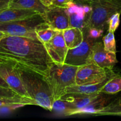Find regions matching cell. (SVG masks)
I'll return each mask as SVG.
<instances>
[{
    "label": "cell",
    "mask_w": 121,
    "mask_h": 121,
    "mask_svg": "<svg viewBox=\"0 0 121 121\" xmlns=\"http://www.w3.org/2000/svg\"><path fill=\"white\" fill-rule=\"evenodd\" d=\"M64 40L69 49L79 46L84 40L83 30L77 27H70L63 31Z\"/></svg>",
    "instance_id": "e0dca14e"
},
{
    "label": "cell",
    "mask_w": 121,
    "mask_h": 121,
    "mask_svg": "<svg viewBox=\"0 0 121 121\" xmlns=\"http://www.w3.org/2000/svg\"><path fill=\"white\" fill-rule=\"evenodd\" d=\"M48 26L43 15L37 14L16 21L0 22V30L8 35L37 39L36 31Z\"/></svg>",
    "instance_id": "5b68a950"
},
{
    "label": "cell",
    "mask_w": 121,
    "mask_h": 121,
    "mask_svg": "<svg viewBox=\"0 0 121 121\" xmlns=\"http://www.w3.org/2000/svg\"><path fill=\"white\" fill-rule=\"evenodd\" d=\"M19 97H21V96L11 88H7L0 86V98H14Z\"/></svg>",
    "instance_id": "484cf974"
},
{
    "label": "cell",
    "mask_w": 121,
    "mask_h": 121,
    "mask_svg": "<svg viewBox=\"0 0 121 121\" xmlns=\"http://www.w3.org/2000/svg\"><path fill=\"white\" fill-rule=\"evenodd\" d=\"M12 0H0V11L9 7Z\"/></svg>",
    "instance_id": "f1b7e54d"
},
{
    "label": "cell",
    "mask_w": 121,
    "mask_h": 121,
    "mask_svg": "<svg viewBox=\"0 0 121 121\" xmlns=\"http://www.w3.org/2000/svg\"><path fill=\"white\" fill-rule=\"evenodd\" d=\"M99 94L87 95L80 93H68L64 95L60 99L71 103L76 108V111H78L88 105Z\"/></svg>",
    "instance_id": "2e32d148"
},
{
    "label": "cell",
    "mask_w": 121,
    "mask_h": 121,
    "mask_svg": "<svg viewBox=\"0 0 121 121\" xmlns=\"http://www.w3.org/2000/svg\"><path fill=\"white\" fill-rule=\"evenodd\" d=\"M44 18L48 26L57 30L63 31L70 27L67 7L52 5L47 7Z\"/></svg>",
    "instance_id": "8fae6325"
},
{
    "label": "cell",
    "mask_w": 121,
    "mask_h": 121,
    "mask_svg": "<svg viewBox=\"0 0 121 121\" xmlns=\"http://www.w3.org/2000/svg\"><path fill=\"white\" fill-rule=\"evenodd\" d=\"M95 39L86 35L84 40L79 46L72 49H69L65 63L76 66H80L87 63L91 55L92 48Z\"/></svg>",
    "instance_id": "ba28073f"
},
{
    "label": "cell",
    "mask_w": 121,
    "mask_h": 121,
    "mask_svg": "<svg viewBox=\"0 0 121 121\" xmlns=\"http://www.w3.org/2000/svg\"><path fill=\"white\" fill-rule=\"evenodd\" d=\"M9 7L34 11L43 15L44 17L47 9V7L40 0H12Z\"/></svg>",
    "instance_id": "ac0fdd59"
},
{
    "label": "cell",
    "mask_w": 121,
    "mask_h": 121,
    "mask_svg": "<svg viewBox=\"0 0 121 121\" xmlns=\"http://www.w3.org/2000/svg\"><path fill=\"white\" fill-rule=\"evenodd\" d=\"M0 59L18 64L45 77L54 61L38 39L8 35L0 42Z\"/></svg>",
    "instance_id": "6da1fadb"
},
{
    "label": "cell",
    "mask_w": 121,
    "mask_h": 121,
    "mask_svg": "<svg viewBox=\"0 0 121 121\" xmlns=\"http://www.w3.org/2000/svg\"><path fill=\"white\" fill-rule=\"evenodd\" d=\"M91 115L95 117L107 115L121 117V96L110 102L106 106Z\"/></svg>",
    "instance_id": "d6986e66"
},
{
    "label": "cell",
    "mask_w": 121,
    "mask_h": 121,
    "mask_svg": "<svg viewBox=\"0 0 121 121\" xmlns=\"http://www.w3.org/2000/svg\"><path fill=\"white\" fill-rule=\"evenodd\" d=\"M5 61L12 64L16 67L27 93L30 98L35 102L37 105L52 112L54 98L46 77L18 64Z\"/></svg>",
    "instance_id": "7a4b0ae2"
},
{
    "label": "cell",
    "mask_w": 121,
    "mask_h": 121,
    "mask_svg": "<svg viewBox=\"0 0 121 121\" xmlns=\"http://www.w3.org/2000/svg\"><path fill=\"white\" fill-rule=\"evenodd\" d=\"M59 30L54 29L49 26L39 28L36 31L37 39L43 44L50 41L58 33Z\"/></svg>",
    "instance_id": "603a6c76"
},
{
    "label": "cell",
    "mask_w": 121,
    "mask_h": 121,
    "mask_svg": "<svg viewBox=\"0 0 121 121\" xmlns=\"http://www.w3.org/2000/svg\"><path fill=\"white\" fill-rule=\"evenodd\" d=\"M112 69H104L93 63L79 66L76 75V85H92L104 81Z\"/></svg>",
    "instance_id": "8992f818"
},
{
    "label": "cell",
    "mask_w": 121,
    "mask_h": 121,
    "mask_svg": "<svg viewBox=\"0 0 121 121\" xmlns=\"http://www.w3.org/2000/svg\"><path fill=\"white\" fill-rule=\"evenodd\" d=\"M91 7V12L86 22V28H96L105 31L110 18L121 13V0H82Z\"/></svg>",
    "instance_id": "3957f363"
},
{
    "label": "cell",
    "mask_w": 121,
    "mask_h": 121,
    "mask_svg": "<svg viewBox=\"0 0 121 121\" xmlns=\"http://www.w3.org/2000/svg\"><path fill=\"white\" fill-rule=\"evenodd\" d=\"M40 1L46 7H49V6L52 5L54 0H40Z\"/></svg>",
    "instance_id": "f546056e"
},
{
    "label": "cell",
    "mask_w": 121,
    "mask_h": 121,
    "mask_svg": "<svg viewBox=\"0 0 121 121\" xmlns=\"http://www.w3.org/2000/svg\"><path fill=\"white\" fill-rule=\"evenodd\" d=\"M69 17L70 27H77L83 30L91 12V8L82 0L73 1L67 7Z\"/></svg>",
    "instance_id": "9c48e42d"
},
{
    "label": "cell",
    "mask_w": 121,
    "mask_h": 121,
    "mask_svg": "<svg viewBox=\"0 0 121 121\" xmlns=\"http://www.w3.org/2000/svg\"><path fill=\"white\" fill-rule=\"evenodd\" d=\"M7 34L5 33H4V32H2V31L0 30V42H1V40L4 39L5 36H7Z\"/></svg>",
    "instance_id": "1f68e13d"
},
{
    "label": "cell",
    "mask_w": 121,
    "mask_h": 121,
    "mask_svg": "<svg viewBox=\"0 0 121 121\" xmlns=\"http://www.w3.org/2000/svg\"><path fill=\"white\" fill-rule=\"evenodd\" d=\"M86 30H87V35L89 37L93 39H98V38L101 37L104 32L103 30L98 29V28H87Z\"/></svg>",
    "instance_id": "4316f807"
},
{
    "label": "cell",
    "mask_w": 121,
    "mask_h": 121,
    "mask_svg": "<svg viewBox=\"0 0 121 121\" xmlns=\"http://www.w3.org/2000/svg\"><path fill=\"white\" fill-rule=\"evenodd\" d=\"M26 105H37V104L33 99L27 97L0 98V108L20 107Z\"/></svg>",
    "instance_id": "ffe728a7"
},
{
    "label": "cell",
    "mask_w": 121,
    "mask_h": 121,
    "mask_svg": "<svg viewBox=\"0 0 121 121\" xmlns=\"http://www.w3.org/2000/svg\"><path fill=\"white\" fill-rule=\"evenodd\" d=\"M103 42H104V48L106 50L117 53L114 33L112 31H109L108 33L103 37Z\"/></svg>",
    "instance_id": "cb8c5ba5"
},
{
    "label": "cell",
    "mask_w": 121,
    "mask_h": 121,
    "mask_svg": "<svg viewBox=\"0 0 121 121\" xmlns=\"http://www.w3.org/2000/svg\"><path fill=\"white\" fill-rule=\"evenodd\" d=\"M79 66L54 63L50 70L47 82L52 90L54 101L60 99L67 87L76 84V75Z\"/></svg>",
    "instance_id": "277c9868"
},
{
    "label": "cell",
    "mask_w": 121,
    "mask_h": 121,
    "mask_svg": "<svg viewBox=\"0 0 121 121\" xmlns=\"http://www.w3.org/2000/svg\"><path fill=\"white\" fill-rule=\"evenodd\" d=\"M76 111V108L71 103L63 99H57L53 102L52 111H54L58 114L68 117L73 115Z\"/></svg>",
    "instance_id": "7402d4cb"
},
{
    "label": "cell",
    "mask_w": 121,
    "mask_h": 121,
    "mask_svg": "<svg viewBox=\"0 0 121 121\" xmlns=\"http://www.w3.org/2000/svg\"><path fill=\"white\" fill-rule=\"evenodd\" d=\"M44 46L54 63L65 64L69 48L64 40L62 30L59 31L50 41L44 44Z\"/></svg>",
    "instance_id": "7c38bea8"
},
{
    "label": "cell",
    "mask_w": 121,
    "mask_h": 121,
    "mask_svg": "<svg viewBox=\"0 0 121 121\" xmlns=\"http://www.w3.org/2000/svg\"><path fill=\"white\" fill-rule=\"evenodd\" d=\"M0 76L11 89L23 97L30 98L16 67L9 63L0 60Z\"/></svg>",
    "instance_id": "52a82bcc"
},
{
    "label": "cell",
    "mask_w": 121,
    "mask_h": 121,
    "mask_svg": "<svg viewBox=\"0 0 121 121\" xmlns=\"http://www.w3.org/2000/svg\"><path fill=\"white\" fill-rule=\"evenodd\" d=\"M121 91V75L118 73H115L111 79L108 81L105 86L100 91V93L105 94H116Z\"/></svg>",
    "instance_id": "44dd1931"
},
{
    "label": "cell",
    "mask_w": 121,
    "mask_h": 121,
    "mask_svg": "<svg viewBox=\"0 0 121 121\" xmlns=\"http://www.w3.org/2000/svg\"><path fill=\"white\" fill-rule=\"evenodd\" d=\"M0 86H2V87H7V88H10L9 86H8V84H7V83L4 80V79L1 78V76H0Z\"/></svg>",
    "instance_id": "4dcf8cb0"
},
{
    "label": "cell",
    "mask_w": 121,
    "mask_h": 121,
    "mask_svg": "<svg viewBox=\"0 0 121 121\" xmlns=\"http://www.w3.org/2000/svg\"><path fill=\"white\" fill-rule=\"evenodd\" d=\"M117 63L116 53L106 50L102 42H95L87 63H93L102 68L112 69Z\"/></svg>",
    "instance_id": "30bf717a"
},
{
    "label": "cell",
    "mask_w": 121,
    "mask_h": 121,
    "mask_svg": "<svg viewBox=\"0 0 121 121\" xmlns=\"http://www.w3.org/2000/svg\"><path fill=\"white\" fill-rule=\"evenodd\" d=\"M37 14L39 13L30 9L8 7L0 11V22L16 21Z\"/></svg>",
    "instance_id": "4fadbf2b"
},
{
    "label": "cell",
    "mask_w": 121,
    "mask_h": 121,
    "mask_svg": "<svg viewBox=\"0 0 121 121\" xmlns=\"http://www.w3.org/2000/svg\"><path fill=\"white\" fill-rule=\"evenodd\" d=\"M115 72L112 70L109 76L105 79L104 81L92 85H74L70 86L67 87L66 90V93H84L87 95H94L100 93V91L103 87L105 86V84L108 82L109 80L111 78Z\"/></svg>",
    "instance_id": "9a60e30c"
},
{
    "label": "cell",
    "mask_w": 121,
    "mask_h": 121,
    "mask_svg": "<svg viewBox=\"0 0 121 121\" xmlns=\"http://www.w3.org/2000/svg\"><path fill=\"white\" fill-rule=\"evenodd\" d=\"M74 1V0H54L52 5L57 7H67Z\"/></svg>",
    "instance_id": "83f0119b"
},
{
    "label": "cell",
    "mask_w": 121,
    "mask_h": 121,
    "mask_svg": "<svg viewBox=\"0 0 121 121\" xmlns=\"http://www.w3.org/2000/svg\"><path fill=\"white\" fill-rule=\"evenodd\" d=\"M111 95L100 93L99 95L85 107L78 110L73 115L82 114H90L95 113L108 105L111 100Z\"/></svg>",
    "instance_id": "5bb4252c"
},
{
    "label": "cell",
    "mask_w": 121,
    "mask_h": 121,
    "mask_svg": "<svg viewBox=\"0 0 121 121\" xmlns=\"http://www.w3.org/2000/svg\"><path fill=\"white\" fill-rule=\"evenodd\" d=\"M121 13H118L113 14L108 21V31L115 33L118 28L120 23V15Z\"/></svg>",
    "instance_id": "d4e9b609"
}]
</instances>
